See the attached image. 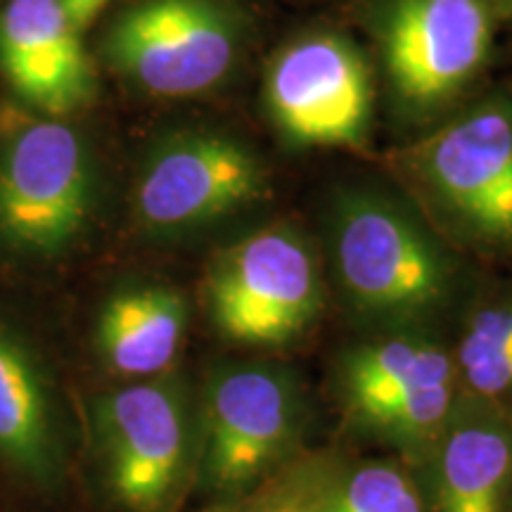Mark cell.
Segmentation results:
<instances>
[{
	"label": "cell",
	"instance_id": "1",
	"mask_svg": "<svg viewBox=\"0 0 512 512\" xmlns=\"http://www.w3.org/2000/svg\"><path fill=\"white\" fill-rule=\"evenodd\" d=\"M79 456L102 512H183L195 496L197 375L107 382L83 399Z\"/></svg>",
	"mask_w": 512,
	"mask_h": 512
},
{
	"label": "cell",
	"instance_id": "2",
	"mask_svg": "<svg viewBox=\"0 0 512 512\" xmlns=\"http://www.w3.org/2000/svg\"><path fill=\"white\" fill-rule=\"evenodd\" d=\"M195 496L202 505L259 494L311 446L316 401L290 358L230 354L197 375Z\"/></svg>",
	"mask_w": 512,
	"mask_h": 512
},
{
	"label": "cell",
	"instance_id": "3",
	"mask_svg": "<svg viewBox=\"0 0 512 512\" xmlns=\"http://www.w3.org/2000/svg\"><path fill=\"white\" fill-rule=\"evenodd\" d=\"M332 280L356 335L439 328L456 302L458 268L411 211L377 192L351 190L330 209Z\"/></svg>",
	"mask_w": 512,
	"mask_h": 512
},
{
	"label": "cell",
	"instance_id": "4",
	"mask_svg": "<svg viewBox=\"0 0 512 512\" xmlns=\"http://www.w3.org/2000/svg\"><path fill=\"white\" fill-rule=\"evenodd\" d=\"M323 389L337 441L418 463L460 396L451 337L441 325L356 335L332 354Z\"/></svg>",
	"mask_w": 512,
	"mask_h": 512
},
{
	"label": "cell",
	"instance_id": "5",
	"mask_svg": "<svg viewBox=\"0 0 512 512\" xmlns=\"http://www.w3.org/2000/svg\"><path fill=\"white\" fill-rule=\"evenodd\" d=\"M207 325L230 354L287 358L316 335L325 283L311 240L268 223L211 256L202 283Z\"/></svg>",
	"mask_w": 512,
	"mask_h": 512
},
{
	"label": "cell",
	"instance_id": "6",
	"mask_svg": "<svg viewBox=\"0 0 512 512\" xmlns=\"http://www.w3.org/2000/svg\"><path fill=\"white\" fill-rule=\"evenodd\" d=\"M95 214L91 152L55 119L19 128L0 152V247L55 259L76 247Z\"/></svg>",
	"mask_w": 512,
	"mask_h": 512
},
{
	"label": "cell",
	"instance_id": "7",
	"mask_svg": "<svg viewBox=\"0 0 512 512\" xmlns=\"http://www.w3.org/2000/svg\"><path fill=\"white\" fill-rule=\"evenodd\" d=\"M268 190L264 164L249 147L219 133H185L147 157L133 221L147 238H188L259 207Z\"/></svg>",
	"mask_w": 512,
	"mask_h": 512
},
{
	"label": "cell",
	"instance_id": "8",
	"mask_svg": "<svg viewBox=\"0 0 512 512\" xmlns=\"http://www.w3.org/2000/svg\"><path fill=\"white\" fill-rule=\"evenodd\" d=\"M81 420L50 358L0 318V482L34 498H60L74 475Z\"/></svg>",
	"mask_w": 512,
	"mask_h": 512
},
{
	"label": "cell",
	"instance_id": "9",
	"mask_svg": "<svg viewBox=\"0 0 512 512\" xmlns=\"http://www.w3.org/2000/svg\"><path fill=\"white\" fill-rule=\"evenodd\" d=\"M418 174L439 214L460 238L512 252V105L491 102L427 140Z\"/></svg>",
	"mask_w": 512,
	"mask_h": 512
},
{
	"label": "cell",
	"instance_id": "10",
	"mask_svg": "<svg viewBox=\"0 0 512 512\" xmlns=\"http://www.w3.org/2000/svg\"><path fill=\"white\" fill-rule=\"evenodd\" d=\"M238 48V27L216 0H143L114 22L105 41L112 67L159 98L214 88Z\"/></svg>",
	"mask_w": 512,
	"mask_h": 512
},
{
	"label": "cell",
	"instance_id": "11",
	"mask_svg": "<svg viewBox=\"0 0 512 512\" xmlns=\"http://www.w3.org/2000/svg\"><path fill=\"white\" fill-rule=\"evenodd\" d=\"M275 124L294 143L354 145L370 119V76L337 36H309L275 57L266 81Z\"/></svg>",
	"mask_w": 512,
	"mask_h": 512
},
{
	"label": "cell",
	"instance_id": "12",
	"mask_svg": "<svg viewBox=\"0 0 512 512\" xmlns=\"http://www.w3.org/2000/svg\"><path fill=\"white\" fill-rule=\"evenodd\" d=\"M491 43L484 0H396L384 22V57L403 100L427 107L456 95Z\"/></svg>",
	"mask_w": 512,
	"mask_h": 512
},
{
	"label": "cell",
	"instance_id": "13",
	"mask_svg": "<svg viewBox=\"0 0 512 512\" xmlns=\"http://www.w3.org/2000/svg\"><path fill=\"white\" fill-rule=\"evenodd\" d=\"M411 470L425 512H508L512 415L458 396L444 430Z\"/></svg>",
	"mask_w": 512,
	"mask_h": 512
},
{
	"label": "cell",
	"instance_id": "14",
	"mask_svg": "<svg viewBox=\"0 0 512 512\" xmlns=\"http://www.w3.org/2000/svg\"><path fill=\"white\" fill-rule=\"evenodd\" d=\"M62 0H10L0 15V72L29 105L62 117L91 100L93 67Z\"/></svg>",
	"mask_w": 512,
	"mask_h": 512
},
{
	"label": "cell",
	"instance_id": "15",
	"mask_svg": "<svg viewBox=\"0 0 512 512\" xmlns=\"http://www.w3.org/2000/svg\"><path fill=\"white\" fill-rule=\"evenodd\" d=\"M259 494L285 512H425L411 465L344 441L309 446Z\"/></svg>",
	"mask_w": 512,
	"mask_h": 512
},
{
	"label": "cell",
	"instance_id": "16",
	"mask_svg": "<svg viewBox=\"0 0 512 512\" xmlns=\"http://www.w3.org/2000/svg\"><path fill=\"white\" fill-rule=\"evenodd\" d=\"M190 304L169 283H128L105 297L93 320V361L110 382L147 380L183 366Z\"/></svg>",
	"mask_w": 512,
	"mask_h": 512
},
{
	"label": "cell",
	"instance_id": "17",
	"mask_svg": "<svg viewBox=\"0 0 512 512\" xmlns=\"http://www.w3.org/2000/svg\"><path fill=\"white\" fill-rule=\"evenodd\" d=\"M448 337L460 396L512 415V292L475 299Z\"/></svg>",
	"mask_w": 512,
	"mask_h": 512
},
{
	"label": "cell",
	"instance_id": "18",
	"mask_svg": "<svg viewBox=\"0 0 512 512\" xmlns=\"http://www.w3.org/2000/svg\"><path fill=\"white\" fill-rule=\"evenodd\" d=\"M195 512H285V510L278 508V505H275L271 498H266L264 494H254L233 503H207Z\"/></svg>",
	"mask_w": 512,
	"mask_h": 512
},
{
	"label": "cell",
	"instance_id": "19",
	"mask_svg": "<svg viewBox=\"0 0 512 512\" xmlns=\"http://www.w3.org/2000/svg\"><path fill=\"white\" fill-rule=\"evenodd\" d=\"M64 10L69 12L76 27L83 29L98 12L105 8L107 0H62Z\"/></svg>",
	"mask_w": 512,
	"mask_h": 512
},
{
	"label": "cell",
	"instance_id": "20",
	"mask_svg": "<svg viewBox=\"0 0 512 512\" xmlns=\"http://www.w3.org/2000/svg\"><path fill=\"white\" fill-rule=\"evenodd\" d=\"M508 512H512V496H510V508H508Z\"/></svg>",
	"mask_w": 512,
	"mask_h": 512
}]
</instances>
